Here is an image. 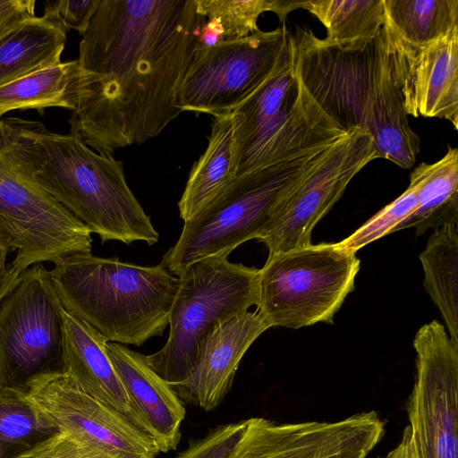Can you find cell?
<instances>
[{
    "label": "cell",
    "mask_w": 458,
    "mask_h": 458,
    "mask_svg": "<svg viewBox=\"0 0 458 458\" xmlns=\"http://www.w3.org/2000/svg\"><path fill=\"white\" fill-rule=\"evenodd\" d=\"M206 19L196 0H101L79 46L71 128L113 155L160 134Z\"/></svg>",
    "instance_id": "obj_1"
},
{
    "label": "cell",
    "mask_w": 458,
    "mask_h": 458,
    "mask_svg": "<svg viewBox=\"0 0 458 458\" xmlns=\"http://www.w3.org/2000/svg\"><path fill=\"white\" fill-rule=\"evenodd\" d=\"M290 46L297 81L338 127L369 134L378 158L415 164L420 140L395 83L386 21L374 37L344 44L297 28Z\"/></svg>",
    "instance_id": "obj_2"
},
{
    "label": "cell",
    "mask_w": 458,
    "mask_h": 458,
    "mask_svg": "<svg viewBox=\"0 0 458 458\" xmlns=\"http://www.w3.org/2000/svg\"><path fill=\"white\" fill-rule=\"evenodd\" d=\"M49 270L61 302L108 342L140 346L163 335L179 279L155 267L76 253Z\"/></svg>",
    "instance_id": "obj_3"
},
{
    "label": "cell",
    "mask_w": 458,
    "mask_h": 458,
    "mask_svg": "<svg viewBox=\"0 0 458 458\" xmlns=\"http://www.w3.org/2000/svg\"><path fill=\"white\" fill-rule=\"evenodd\" d=\"M46 126L19 117L0 119V230L18 273L44 261L91 253V231L35 178Z\"/></svg>",
    "instance_id": "obj_4"
},
{
    "label": "cell",
    "mask_w": 458,
    "mask_h": 458,
    "mask_svg": "<svg viewBox=\"0 0 458 458\" xmlns=\"http://www.w3.org/2000/svg\"><path fill=\"white\" fill-rule=\"evenodd\" d=\"M40 139L37 182L102 243L153 245L158 241V233L126 182L122 161L93 150L72 128L66 134L45 128Z\"/></svg>",
    "instance_id": "obj_5"
},
{
    "label": "cell",
    "mask_w": 458,
    "mask_h": 458,
    "mask_svg": "<svg viewBox=\"0 0 458 458\" xmlns=\"http://www.w3.org/2000/svg\"><path fill=\"white\" fill-rule=\"evenodd\" d=\"M346 133L333 135L238 177L213 203L184 222L159 263L173 275L208 258H228L242 243L259 239L282 200Z\"/></svg>",
    "instance_id": "obj_6"
},
{
    "label": "cell",
    "mask_w": 458,
    "mask_h": 458,
    "mask_svg": "<svg viewBox=\"0 0 458 458\" xmlns=\"http://www.w3.org/2000/svg\"><path fill=\"white\" fill-rule=\"evenodd\" d=\"M178 279L167 341L145 355L149 367L171 386L193 372L216 327L257 305L259 269L228 258H208L188 266Z\"/></svg>",
    "instance_id": "obj_7"
},
{
    "label": "cell",
    "mask_w": 458,
    "mask_h": 458,
    "mask_svg": "<svg viewBox=\"0 0 458 458\" xmlns=\"http://www.w3.org/2000/svg\"><path fill=\"white\" fill-rule=\"evenodd\" d=\"M356 252L336 243L268 255L259 269L257 310L269 327L333 323L360 270Z\"/></svg>",
    "instance_id": "obj_8"
},
{
    "label": "cell",
    "mask_w": 458,
    "mask_h": 458,
    "mask_svg": "<svg viewBox=\"0 0 458 458\" xmlns=\"http://www.w3.org/2000/svg\"><path fill=\"white\" fill-rule=\"evenodd\" d=\"M64 310L41 263L20 273L0 300V388L67 373Z\"/></svg>",
    "instance_id": "obj_9"
},
{
    "label": "cell",
    "mask_w": 458,
    "mask_h": 458,
    "mask_svg": "<svg viewBox=\"0 0 458 458\" xmlns=\"http://www.w3.org/2000/svg\"><path fill=\"white\" fill-rule=\"evenodd\" d=\"M290 35L281 23L241 38L198 42L177 91V107L213 117L235 111L271 74Z\"/></svg>",
    "instance_id": "obj_10"
},
{
    "label": "cell",
    "mask_w": 458,
    "mask_h": 458,
    "mask_svg": "<svg viewBox=\"0 0 458 458\" xmlns=\"http://www.w3.org/2000/svg\"><path fill=\"white\" fill-rule=\"evenodd\" d=\"M416 377L407 400L419 458H458V344L437 320L413 340Z\"/></svg>",
    "instance_id": "obj_11"
},
{
    "label": "cell",
    "mask_w": 458,
    "mask_h": 458,
    "mask_svg": "<svg viewBox=\"0 0 458 458\" xmlns=\"http://www.w3.org/2000/svg\"><path fill=\"white\" fill-rule=\"evenodd\" d=\"M378 158L372 138L354 129L282 200L258 241L268 255L311 243L317 224L344 194L353 177Z\"/></svg>",
    "instance_id": "obj_12"
},
{
    "label": "cell",
    "mask_w": 458,
    "mask_h": 458,
    "mask_svg": "<svg viewBox=\"0 0 458 458\" xmlns=\"http://www.w3.org/2000/svg\"><path fill=\"white\" fill-rule=\"evenodd\" d=\"M28 394L61 431L102 458H156L159 453L145 431L83 392L68 373L34 381Z\"/></svg>",
    "instance_id": "obj_13"
},
{
    "label": "cell",
    "mask_w": 458,
    "mask_h": 458,
    "mask_svg": "<svg viewBox=\"0 0 458 458\" xmlns=\"http://www.w3.org/2000/svg\"><path fill=\"white\" fill-rule=\"evenodd\" d=\"M384 434L385 424L375 411L335 421L278 423L253 417L229 458H332L374 449Z\"/></svg>",
    "instance_id": "obj_14"
},
{
    "label": "cell",
    "mask_w": 458,
    "mask_h": 458,
    "mask_svg": "<svg viewBox=\"0 0 458 458\" xmlns=\"http://www.w3.org/2000/svg\"><path fill=\"white\" fill-rule=\"evenodd\" d=\"M396 86L407 115L436 117L458 130V28L425 45L401 38L386 20Z\"/></svg>",
    "instance_id": "obj_15"
},
{
    "label": "cell",
    "mask_w": 458,
    "mask_h": 458,
    "mask_svg": "<svg viewBox=\"0 0 458 458\" xmlns=\"http://www.w3.org/2000/svg\"><path fill=\"white\" fill-rule=\"evenodd\" d=\"M297 92L289 38L266 81L234 111L239 144L237 178L267 165L288 122Z\"/></svg>",
    "instance_id": "obj_16"
},
{
    "label": "cell",
    "mask_w": 458,
    "mask_h": 458,
    "mask_svg": "<svg viewBox=\"0 0 458 458\" xmlns=\"http://www.w3.org/2000/svg\"><path fill=\"white\" fill-rule=\"evenodd\" d=\"M269 327L258 310L242 313L216 327L207 337L193 372L172 385L181 401L206 411L215 410L231 390L244 353Z\"/></svg>",
    "instance_id": "obj_17"
},
{
    "label": "cell",
    "mask_w": 458,
    "mask_h": 458,
    "mask_svg": "<svg viewBox=\"0 0 458 458\" xmlns=\"http://www.w3.org/2000/svg\"><path fill=\"white\" fill-rule=\"evenodd\" d=\"M106 352L142 429L159 453L175 450L185 408L172 386L149 367L144 354L113 342H107Z\"/></svg>",
    "instance_id": "obj_18"
},
{
    "label": "cell",
    "mask_w": 458,
    "mask_h": 458,
    "mask_svg": "<svg viewBox=\"0 0 458 458\" xmlns=\"http://www.w3.org/2000/svg\"><path fill=\"white\" fill-rule=\"evenodd\" d=\"M64 318L67 373L83 392L114 408L142 429L106 352L108 341L67 310Z\"/></svg>",
    "instance_id": "obj_19"
},
{
    "label": "cell",
    "mask_w": 458,
    "mask_h": 458,
    "mask_svg": "<svg viewBox=\"0 0 458 458\" xmlns=\"http://www.w3.org/2000/svg\"><path fill=\"white\" fill-rule=\"evenodd\" d=\"M239 144L235 112L213 117L208 145L193 164L178 202L183 222L218 199L237 179Z\"/></svg>",
    "instance_id": "obj_20"
},
{
    "label": "cell",
    "mask_w": 458,
    "mask_h": 458,
    "mask_svg": "<svg viewBox=\"0 0 458 458\" xmlns=\"http://www.w3.org/2000/svg\"><path fill=\"white\" fill-rule=\"evenodd\" d=\"M66 33L47 12L7 32L0 38V85L60 64Z\"/></svg>",
    "instance_id": "obj_21"
},
{
    "label": "cell",
    "mask_w": 458,
    "mask_h": 458,
    "mask_svg": "<svg viewBox=\"0 0 458 458\" xmlns=\"http://www.w3.org/2000/svg\"><path fill=\"white\" fill-rule=\"evenodd\" d=\"M416 191V210L398 227L417 235L458 222V148L448 147L438 161L418 165L410 176ZM396 231V232H397Z\"/></svg>",
    "instance_id": "obj_22"
},
{
    "label": "cell",
    "mask_w": 458,
    "mask_h": 458,
    "mask_svg": "<svg viewBox=\"0 0 458 458\" xmlns=\"http://www.w3.org/2000/svg\"><path fill=\"white\" fill-rule=\"evenodd\" d=\"M447 224L433 230L420 254L423 286L439 310L451 340L458 344V229Z\"/></svg>",
    "instance_id": "obj_23"
},
{
    "label": "cell",
    "mask_w": 458,
    "mask_h": 458,
    "mask_svg": "<svg viewBox=\"0 0 458 458\" xmlns=\"http://www.w3.org/2000/svg\"><path fill=\"white\" fill-rule=\"evenodd\" d=\"M77 60L61 62L0 85V118L13 110L47 107L74 111L77 103Z\"/></svg>",
    "instance_id": "obj_24"
},
{
    "label": "cell",
    "mask_w": 458,
    "mask_h": 458,
    "mask_svg": "<svg viewBox=\"0 0 458 458\" xmlns=\"http://www.w3.org/2000/svg\"><path fill=\"white\" fill-rule=\"evenodd\" d=\"M59 432L29 394L0 388V458H19Z\"/></svg>",
    "instance_id": "obj_25"
},
{
    "label": "cell",
    "mask_w": 458,
    "mask_h": 458,
    "mask_svg": "<svg viewBox=\"0 0 458 458\" xmlns=\"http://www.w3.org/2000/svg\"><path fill=\"white\" fill-rule=\"evenodd\" d=\"M301 0H196L198 13L206 19L202 33L216 43L241 38L259 30L258 19L266 12L276 13L281 23L292 11L301 8Z\"/></svg>",
    "instance_id": "obj_26"
},
{
    "label": "cell",
    "mask_w": 458,
    "mask_h": 458,
    "mask_svg": "<svg viewBox=\"0 0 458 458\" xmlns=\"http://www.w3.org/2000/svg\"><path fill=\"white\" fill-rule=\"evenodd\" d=\"M386 20L403 40L425 45L458 28V0H384Z\"/></svg>",
    "instance_id": "obj_27"
},
{
    "label": "cell",
    "mask_w": 458,
    "mask_h": 458,
    "mask_svg": "<svg viewBox=\"0 0 458 458\" xmlns=\"http://www.w3.org/2000/svg\"><path fill=\"white\" fill-rule=\"evenodd\" d=\"M301 8L322 22L325 39L335 44L374 37L386 21L384 0H308Z\"/></svg>",
    "instance_id": "obj_28"
},
{
    "label": "cell",
    "mask_w": 458,
    "mask_h": 458,
    "mask_svg": "<svg viewBox=\"0 0 458 458\" xmlns=\"http://www.w3.org/2000/svg\"><path fill=\"white\" fill-rule=\"evenodd\" d=\"M416 191L409 184L399 197L385 206L338 244L357 252L365 245L396 232L397 227L416 210Z\"/></svg>",
    "instance_id": "obj_29"
},
{
    "label": "cell",
    "mask_w": 458,
    "mask_h": 458,
    "mask_svg": "<svg viewBox=\"0 0 458 458\" xmlns=\"http://www.w3.org/2000/svg\"><path fill=\"white\" fill-rule=\"evenodd\" d=\"M250 419L216 426L203 438L192 441L175 458H229L243 437Z\"/></svg>",
    "instance_id": "obj_30"
},
{
    "label": "cell",
    "mask_w": 458,
    "mask_h": 458,
    "mask_svg": "<svg viewBox=\"0 0 458 458\" xmlns=\"http://www.w3.org/2000/svg\"><path fill=\"white\" fill-rule=\"evenodd\" d=\"M101 0H57L46 2L44 12L53 15L68 31L82 35L89 26Z\"/></svg>",
    "instance_id": "obj_31"
},
{
    "label": "cell",
    "mask_w": 458,
    "mask_h": 458,
    "mask_svg": "<svg viewBox=\"0 0 458 458\" xmlns=\"http://www.w3.org/2000/svg\"><path fill=\"white\" fill-rule=\"evenodd\" d=\"M19 458H102L65 432L46 439Z\"/></svg>",
    "instance_id": "obj_32"
},
{
    "label": "cell",
    "mask_w": 458,
    "mask_h": 458,
    "mask_svg": "<svg viewBox=\"0 0 458 458\" xmlns=\"http://www.w3.org/2000/svg\"><path fill=\"white\" fill-rule=\"evenodd\" d=\"M35 0H0V38L24 21L36 16Z\"/></svg>",
    "instance_id": "obj_33"
},
{
    "label": "cell",
    "mask_w": 458,
    "mask_h": 458,
    "mask_svg": "<svg viewBox=\"0 0 458 458\" xmlns=\"http://www.w3.org/2000/svg\"><path fill=\"white\" fill-rule=\"evenodd\" d=\"M380 458H419L415 442L409 426L403 431L402 438L397 445L386 455Z\"/></svg>",
    "instance_id": "obj_34"
},
{
    "label": "cell",
    "mask_w": 458,
    "mask_h": 458,
    "mask_svg": "<svg viewBox=\"0 0 458 458\" xmlns=\"http://www.w3.org/2000/svg\"><path fill=\"white\" fill-rule=\"evenodd\" d=\"M20 273L15 271L11 264L0 263V300L14 284Z\"/></svg>",
    "instance_id": "obj_35"
},
{
    "label": "cell",
    "mask_w": 458,
    "mask_h": 458,
    "mask_svg": "<svg viewBox=\"0 0 458 458\" xmlns=\"http://www.w3.org/2000/svg\"><path fill=\"white\" fill-rule=\"evenodd\" d=\"M372 450V448L368 447L359 448L340 454L332 458H366Z\"/></svg>",
    "instance_id": "obj_36"
},
{
    "label": "cell",
    "mask_w": 458,
    "mask_h": 458,
    "mask_svg": "<svg viewBox=\"0 0 458 458\" xmlns=\"http://www.w3.org/2000/svg\"><path fill=\"white\" fill-rule=\"evenodd\" d=\"M11 252L7 240L0 230V263L5 262L8 254Z\"/></svg>",
    "instance_id": "obj_37"
}]
</instances>
